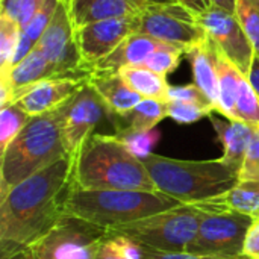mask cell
<instances>
[{
  "label": "cell",
  "mask_w": 259,
  "mask_h": 259,
  "mask_svg": "<svg viewBox=\"0 0 259 259\" xmlns=\"http://www.w3.org/2000/svg\"><path fill=\"white\" fill-rule=\"evenodd\" d=\"M62 137L68 156H74L82 143L94 134L96 126L103 117L109 115V109L99 93L90 85H83L68 102L58 108Z\"/></svg>",
  "instance_id": "cell-10"
},
{
  "label": "cell",
  "mask_w": 259,
  "mask_h": 259,
  "mask_svg": "<svg viewBox=\"0 0 259 259\" xmlns=\"http://www.w3.org/2000/svg\"><path fill=\"white\" fill-rule=\"evenodd\" d=\"M171 46L164 41L155 39L144 33H131L112 53H109L106 58L96 62L91 70L96 71H118L123 67L131 65H141L149 55H152L155 50Z\"/></svg>",
  "instance_id": "cell-18"
},
{
  "label": "cell",
  "mask_w": 259,
  "mask_h": 259,
  "mask_svg": "<svg viewBox=\"0 0 259 259\" xmlns=\"http://www.w3.org/2000/svg\"><path fill=\"white\" fill-rule=\"evenodd\" d=\"M30 115L24 112L17 103H9L0 111V153L9 143L21 132L29 121Z\"/></svg>",
  "instance_id": "cell-25"
},
{
  "label": "cell",
  "mask_w": 259,
  "mask_h": 259,
  "mask_svg": "<svg viewBox=\"0 0 259 259\" xmlns=\"http://www.w3.org/2000/svg\"><path fill=\"white\" fill-rule=\"evenodd\" d=\"M71 184L82 190L158 191L146 165L117 135L91 134L73 156Z\"/></svg>",
  "instance_id": "cell-2"
},
{
  "label": "cell",
  "mask_w": 259,
  "mask_h": 259,
  "mask_svg": "<svg viewBox=\"0 0 259 259\" xmlns=\"http://www.w3.org/2000/svg\"><path fill=\"white\" fill-rule=\"evenodd\" d=\"M91 74V68L82 67L70 74H59L44 79L12 103H17L30 117L55 111L68 102L83 85H87Z\"/></svg>",
  "instance_id": "cell-14"
},
{
  "label": "cell",
  "mask_w": 259,
  "mask_h": 259,
  "mask_svg": "<svg viewBox=\"0 0 259 259\" xmlns=\"http://www.w3.org/2000/svg\"><path fill=\"white\" fill-rule=\"evenodd\" d=\"M182 55H185L184 49L176 47V46H165V47L155 50L152 55H149L147 59L141 65L150 68L155 73L167 76L168 73H171L178 68Z\"/></svg>",
  "instance_id": "cell-31"
},
{
  "label": "cell",
  "mask_w": 259,
  "mask_h": 259,
  "mask_svg": "<svg viewBox=\"0 0 259 259\" xmlns=\"http://www.w3.org/2000/svg\"><path fill=\"white\" fill-rule=\"evenodd\" d=\"M115 132L118 131H152L167 115V102L159 99H143L134 109L124 114H109Z\"/></svg>",
  "instance_id": "cell-21"
},
{
  "label": "cell",
  "mask_w": 259,
  "mask_h": 259,
  "mask_svg": "<svg viewBox=\"0 0 259 259\" xmlns=\"http://www.w3.org/2000/svg\"><path fill=\"white\" fill-rule=\"evenodd\" d=\"M176 2L190 8L194 14H202L203 11H206L211 6L209 0H176Z\"/></svg>",
  "instance_id": "cell-38"
},
{
  "label": "cell",
  "mask_w": 259,
  "mask_h": 259,
  "mask_svg": "<svg viewBox=\"0 0 259 259\" xmlns=\"http://www.w3.org/2000/svg\"><path fill=\"white\" fill-rule=\"evenodd\" d=\"M214 111L188 102H167V115L181 124H191L203 117H208Z\"/></svg>",
  "instance_id": "cell-33"
},
{
  "label": "cell",
  "mask_w": 259,
  "mask_h": 259,
  "mask_svg": "<svg viewBox=\"0 0 259 259\" xmlns=\"http://www.w3.org/2000/svg\"><path fill=\"white\" fill-rule=\"evenodd\" d=\"M74 27L140 14L149 3L143 0H64Z\"/></svg>",
  "instance_id": "cell-16"
},
{
  "label": "cell",
  "mask_w": 259,
  "mask_h": 259,
  "mask_svg": "<svg viewBox=\"0 0 259 259\" xmlns=\"http://www.w3.org/2000/svg\"><path fill=\"white\" fill-rule=\"evenodd\" d=\"M106 237V228L64 215L29 247L24 259H97Z\"/></svg>",
  "instance_id": "cell-7"
},
{
  "label": "cell",
  "mask_w": 259,
  "mask_h": 259,
  "mask_svg": "<svg viewBox=\"0 0 259 259\" xmlns=\"http://www.w3.org/2000/svg\"><path fill=\"white\" fill-rule=\"evenodd\" d=\"M59 76L53 64L33 49L21 62L0 70V108L18 100L38 82Z\"/></svg>",
  "instance_id": "cell-15"
},
{
  "label": "cell",
  "mask_w": 259,
  "mask_h": 259,
  "mask_svg": "<svg viewBox=\"0 0 259 259\" xmlns=\"http://www.w3.org/2000/svg\"><path fill=\"white\" fill-rule=\"evenodd\" d=\"M217 44L208 36L205 41L193 46L185 55L193 68L194 83L206 94L219 111V73H217Z\"/></svg>",
  "instance_id": "cell-19"
},
{
  "label": "cell",
  "mask_w": 259,
  "mask_h": 259,
  "mask_svg": "<svg viewBox=\"0 0 259 259\" xmlns=\"http://www.w3.org/2000/svg\"><path fill=\"white\" fill-rule=\"evenodd\" d=\"M149 5H167V3H178L176 0H143Z\"/></svg>",
  "instance_id": "cell-41"
},
{
  "label": "cell",
  "mask_w": 259,
  "mask_h": 259,
  "mask_svg": "<svg viewBox=\"0 0 259 259\" xmlns=\"http://www.w3.org/2000/svg\"><path fill=\"white\" fill-rule=\"evenodd\" d=\"M135 32L181 47L185 53L208 38L197 14L181 3L147 5L135 15Z\"/></svg>",
  "instance_id": "cell-9"
},
{
  "label": "cell",
  "mask_w": 259,
  "mask_h": 259,
  "mask_svg": "<svg viewBox=\"0 0 259 259\" xmlns=\"http://www.w3.org/2000/svg\"><path fill=\"white\" fill-rule=\"evenodd\" d=\"M115 135L124 143V146L140 159L152 153V147L159 140V132L152 131H118Z\"/></svg>",
  "instance_id": "cell-30"
},
{
  "label": "cell",
  "mask_w": 259,
  "mask_h": 259,
  "mask_svg": "<svg viewBox=\"0 0 259 259\" xmlns=\"http://www.w3.org/2000/svg\"><path fill=\"white\" fill-rule=\"evenodd\" d=\"M88 82L103 99L109 109V114L129 112L144 99L124 82L118 71L93 70Z\"/></svg>",
  "instance_id": "cell-20"
},
{
  "label": "cell",
  "mask_w": 259,
  "mask_h": 259,
  "mask_svg": "<svg viewBox=\"0 0 259 259\" xmlns=\"http://www.w3.org/2000/svg\"><path fill=\"white\" fill-rule=\"evenodd\" d=\"M240 259H250V258H246V256H240Z\"/></svg>",
  "instance_id": "cell-42"
},
{
  "label": "cell",
  "mask_w": 259,
  "mask_h": 259,
  "mask_svg": "<svg viewBox=\"0 0 259 259\" xmlns=\"http://www.w3.org/2000/svg\"><path fill=\"white\" fill-rule=\"evenodd\" d=\"M217 73H219V111L231 120H235V106L240 93V83L244 77L243 73L225 56L219 49L217 53Z\"/></svg>",
  "instance_id": "cell-23"
},
{
  "label": "cell",
  "mask_w": 259,
  "mask_h": 259,
  "mask_svg": "<svg viewBox=\"0 0 259 259\" xmlns=\"http://www.w3.org/2000/svg\"><path fill=\"white\" fill-rule=\"evenodd\" d=\"M21 27L6 15H0V68H6L20 42Z\"/></svg>",
  "instance_id": "cell-32"
},
{
  "label": "cell",
  "mask_w": 259,
  "mask_h": 259,
  "mask_svg": "<svg viewBox=\"0 0 259 259\" xmlns=\"http://www.w3.org/2000/svg\"><path fill=\"white\" fill-rule=\"evenodd\" d=\"M124 82L137 91L141 97L146 99H159L165 100L168 83L165 76L152 71L150 68L144 65H131V67H123L118 70Z\"/></svg>",
  "instance_id": "cell-24"
},
{
  "label": "cell",
  "mask_w": 259,
  "mask_h": 259,
  "mask_svg": "<svg viewBox=\"0 0 259 259\" xmlns=\"http://www.w3.org/2000/svg\"><path fill=\"white\" fill-rule=\"evenodd\" d=\"M165 102H188L208 108L215 112V106L206 97V94L196 85H170L167 90Z\"/></svg>",
  "instance_id": "cell-34"
},
{
  "label": "cell",
  "mask_w": 259,
  "mask_h": 259,
  "mask_svg": "<svg viewBox=\"0 0 259 259\" xmlns=\"http://www.w3.org/2000/svg\"><path fill=\"white\" fill-rule=\"evenodd\" d=\"M140 256L141 259H226L219 258V256L199 255V253H193V252L159 250V249H152V247H146V246H140Z\"/></svg>",
  "instance_id": "cell-36"
},
{
  "label": "cell",
  "mask_w": 259,
  "mask_h": 259,
  "mask_svg": "<svg viewBox=\"0 0 259 259\" xmlns=\"http://www.w3.org/2000/svg\"><path fill=\"white\" fill-rule=\"evenodd\" d=\"M202 203L217 209L240 212L256 220L259 219V181H238L228 193Z\"/></svg>",
  "instance_id": "cell-22"
},
{
  "label": "cell",
  "mask_w": 259,
  "mask_h": 259,
  "mask_svg": "<svg viewBox=\"0 0 259 259\" xmlns=\"http://www.w3.org/2000/svg\"><path fill=\"white\" fill-rule=\"evenodd\" d=\"M235 120L243 121L253 129H259V96L246 76L241 79L240 83V93L235 106Z\"/></svg>",
  "instance_id": "cell-26"
},
{
  "label": "cell",
  "mask_w": 259,
  "mask_h": 259,
  "mask_svg": "<svg viewBox=\"0 0 259 259\" xmlns=\"http://www.w3.org/2000/svg\"><path fill=\"white\" fill-rule=\"evenodd\" d=\"M196 205L200 206L202 217L197 235L188 252L226 259L243 256L244 238L253 219L240 212L211 208L203 203Z\"/></svg>",
  "instance_id": "cell-8"
},
{
  "label": "cell",
  "mask_w": 259,
  "mask_h": 259,
  "mask_svg": "<svg viewBox=\"0 0 259 259\" xmlns=\"http://www.w3.org/2000/svg\"><path fill=\"white\" fill-rule=\"evenodd\" d=\"M131 33H135V15L115 17L74 27V41L82 67L91 68L112 53Z\"/></svg>",
  "instance_id": "cell-12"
},
{
  "label": "cell",
  "mask_w": 259,
  "mask_h": 259,
  "mask_svg": "<svg viewBox=\"0 0 259 259\" xmlns=\"http://www.w3.org/2000/svg\"><path fill=\"white\" fill-rule=\"evenodd\" d=\"M208 117L223 144L225 149V153L222 156L223 162H226L228 165H231L240 173L256 129H253L252 126L243 121L231 120L222 114L214 115L212 112Z\"/></svg>",
  "instance_id": "cell-17"
},
{
  "label": "cell",
  "mask_w": 259,
  "mask_h": 259,
  "mask_svg": "<svg viewBox=\"0 0 259 259\" xmlns=\"http://www.w3.org/2000/svg\"><path fill=\"white\" fill-rule=\"evenodd\" d=\"M97 259H141L140 246L124 235L108 231Z\"/></svg>",
  "instance_id": "cell-27"
},
{
  "label": "cell",
  "mask_w": 259,
  "mask_h": 259,
  "mask_svg": "<svg viewBox=\"0 0 259 259\" xmlns=\"http://www.w3.org/2000/svg\"><path fill=\"white\" fill-rule=\"evenodd\" d=\"M35 49L53 64L58 74H70L82 68L74 41V26L64 0L59 2L50 24L41 35Z\"/></svg>",
  "instance_id": "cell-13"
},
{
  "label": "cell",
  "mask_w": 259,
  "mask_h": 259,
  "mask_svg": "<svg viewBox=\"0 0 259 259\" xmlns=\"http://www.w3.org/2000/svg\"><path fill=\"white\" fill-rule=\"evenodd\" d=\"M235 15L259 56V0H237Z\"/></svg>",
  "instance_id": "cell-29"
},
{
  "label": "cell",
  "mask_w": 259,
  "mask_h": 259,
  "mask_svg": "<svg viewBox=\"0 0 259 259\" xmlns=\"http://www.w3.org/2000/svg\"><path fill=\"white\" fill-rule=\"evenodd\" d=\"M247 79H249L250 85L253 87V90L256 91V94L259 96V56L253 58V62H252Z\"/></svg>",
  "instance_id": "cell-39"
},
{
  "label": "cell",
  "mask_w": 259,
  "mask_h": 259,
  "mask_svg": "<svg viewBox=\"0 0 259 259\" xmlns=\"http://www.w3.org/2000/svg\"><path fill=\"white\" fill-rule=\"evenodd\" d=\"M141 161L156 190L185 205L215 199L232 190L240 181V173L223 162L222 158L211 161H185L150 153Z\"/></svg>",
  "instance_id": "cell-3"
},
{
  "label": "cell",
  "mask_w": 259,
  "mask_h": 259,
  "mask_svg": "<svg viewBox=\"0 0 259 259\" xmlns=\"http://www.w3.org/2000/svg\"><path fill=\"white\" fill-rule=\"evenodd\" d=\"M71 171L73 158H62L0 200V258L24 259L29 247L65 215Z\"/></svg>",
  "instance_id": "cell-1"
},
{
  "label": "cell",
  "mask_w": 259,
  "mask_h": 259,
  "mask_svg": "<svg viewBox=\"0 0 259 259\" xmlns=\"http://www.w3.org/2000/svg\"><path fill=\"white\" fill-rule=\"evenodd\" d=\"M0 155L2 200L24 179L68 156L58 109L30 117Z\"/></svg>",
  "instance_id": "cell-4"
},
{
  "label": "cell",
  "mask_w": 259,
  "mask_h": 259,
  "mask_svg": "<svg viewBox=\"0 0 259 259\" xmlns=\"http://www.w3.org/2000/svg\"><path fill=\"white\" fill-rule=\"evenodd\" d=\"M46 0H0V15L14 20L24 29L44 6Z\"/></svg>",
  "instance_id": "cell-28"
},
{
  "label": "cell",
  "mask_w": 259,
  "mask_h": 259,
  "mask_svg": "<svg viewBox=\"0 0 259 259\" xmlns=\"http://www.w3.org/2000/svg\"><path fill=\"white\" fill-rule=\"evenodd\" d=\"M197 20L225 56L247 77L255 58V49L235 12L211 5L206 11L197 14Z\"/></svg>",
  "instance_id": "cell-11"
},
{
  "label": "cell",
  "mask_w": 259,
  "mask_h": 259,
  "mask_svg": "<svg viewBox=\"0 0 259 259\" xmlns=\"http://www.w3.org/2000/svg\"><path fill=\"white\" fill-rule=\"evenodd\" d=\"M240 181H259V129L249 146L246 159L240 170Z\"/></svg>",
  "instance_id": "cell-35"
},
{
  "label": "cell",
  "mask_w": 259,
  "mask_h": 259,
  "mask_svg": "<svg viewBox=\"0 0 259 259\" xmlns=\"http://www.w3.org/2000/svg\"><path fill=\"white\" fill-rule=\"evenodd\" d=\"M181 205L185 203L161 191L82 190L71 185L65 202V215L111 229Z\"/></svg>",
  "instance_id": "cell-5"
},
{
  "label": "cell",
  "mask_w": 259,
  "mask_h": 259,
  "mask_svg": "<svg viewBox=\"0 0 259 259\" xmlns=\"http://www.w3.org/2000/svg\"><path fill=\"white\" fill-rule=\"evenodd\" d=\"M243 256L259 259V219L252 222V225L246 234L244 246H243Z\"/></svg>",
  "instance_id": "cell-37"
},
{
  "label": "cell",
  "mask_w": 259,
  "mask_h": 259,
  "mask_svg": "<svg viewBox=\"0 0 259 259\" xmlns=\"http://www.w3.org/2000/svg\"><path fill=\"white\" fill-rule=\"evenodd\" d=\"M200 217L202 209L199 205H181L108 231L124 235L140 246L188 252L197 235Z\"/></svg>",
  "instance_id": "cell-6"
},
{
  "label": "cell",
  "mask_w": 259,
  "mask_h": 259,
  "mask_svg": "<svg viewBox=\"0 0 259 259\" xmlns=\"http://www.w3.org/2000/svg\"><path fill=\"white\" fill-rule=\"evenodd\" d=\"M212 6H219L222 9H226L229 12H235L237 0H209Z\"/></svg>",
  "instance_id": "cell-40"
}]
</instances>
